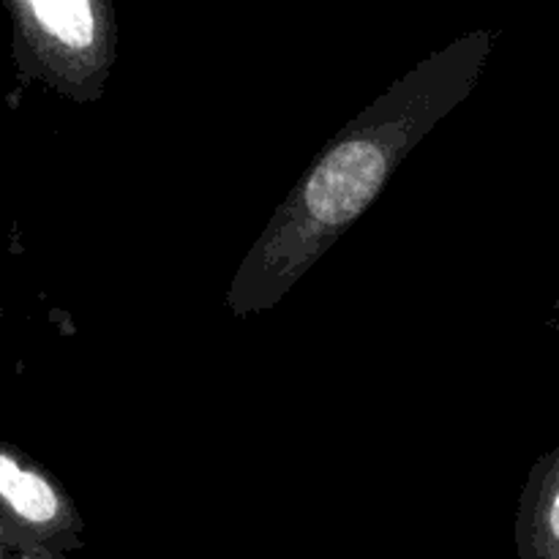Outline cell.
Instances as JSON below:
<instances>
[{
	"instance_id": "cell-1",
	"label": "cell",
	"mask_w": 559,
	"mask_h": 559,
	"mask_svg": "<svg viewBox=\"0 0 559 559\" xmlns=\"http://www.w3.org/2000/svg\"><path fill=\"white\" fill-rule=\"evenodd\" d=\"M475 71L429 63L366 109L311 167L238 273L233 306L243 314L278 295L371 205L399 158L473 85Z\"/></svg>"
},
{
	"instance_id": "cell-3",
	"label": "cell",
	"mask_w": 559,
	"mask_h": 559,
	"mask_svg": "<svg viewBox=\"0 0 559 559\" xmlns=\"http://www.w3.org/2000/svg\"><path fill=\"white\" fill-rule=\"evenodd\" d=\"M0 530L66 555L80 546V519L60 486L22 451L0 442Z\"/></svg>"
},
{
	"instance_id": "cell-2",
	"label": "cell",
	"mask_w": 559,
	"mask_h": 559,
	"mask_svg": "<svg viewBox=\"0 0 559 559\" xmlns=\"http://www.w3.org/2000/svg\"><path fill=\"white\" fill-rule=\"evenodd\" d=\"M14 11V55L22 74L71 96H85L98 49L93 0H5Z\"/></svg>"
},
{
	"instance_id": "cell-4",
	"label": "cell",
	"mask_w": 559,
	"mask_h": 559,
	"mask_svg": "<svg viewBox=\"0 0 559 559\" xmlns=\"http://www.w3.org/2000/svg\"><path fill=\"white\" fill-rule=\"evenodd\" d=\"M519 540L524 559H559V453L535 484Z\"/></svg>"
}]
</instances>
